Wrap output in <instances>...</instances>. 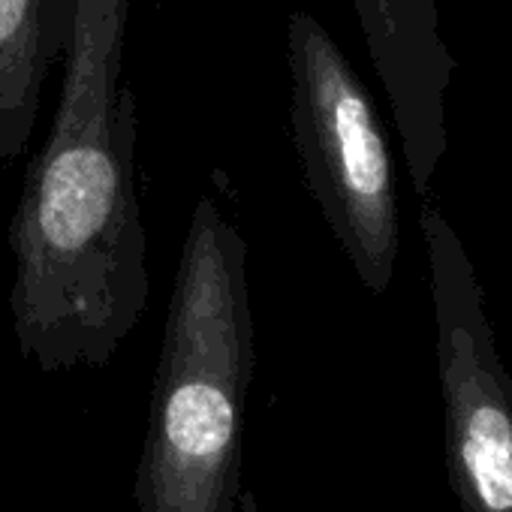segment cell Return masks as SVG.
<instances>
[{"mask_svg": "<svg viewBox=\"0 0 512 512\" xmlns=\"http://www.w3.org/2000/svg\"><path fill=\"white\" fill-rule=\"evenodd\" d=\"M127 19L130 0H79L55 121L10 220L13 329L46 374L103 368L148 308Z\"/></svg>", "mask_w": 512, "mask_h": 512, "instance_id": "1", "label": "cell"}, {"mask_svg": "<svg viewBox=\"0 0 512 512\" xmlns=\"http://www.w3.org/2000/svg\"><path fill=\"white\" fill-rule=\"evenodd\" d=\"M247 241L211 196L190 214L163 323L139 512H232L241 497L244 401L253 380Z\"/></svg>", "mask_w": 512, "mask_h": 512, "instance_id": "2", "label": "cell"}, {"mask_svg": "<svg viewBox=\"0 0 512 512\" xmlns=\"http://www.w3.org/2000/svg\"><path fill=\"white\" fill-rule=\"evenodd\" d=\"M293 142L305 184L368 293L383 296L401 253L398 178L371 91L311 16L287 22Z\"/></svg>", "mask_w": 512, "mask_h": 512, "instance_id": "3", "label": "cell"}, {"mask_svg": "<svg viewBox=\"0 0 512 512\" xmlns=\"http://www.w3.org/2000/svg\"><path fill=\"white\" fill-rule=\"evenodd\" d=\"M419 202L452 488L464 512H512V380L497 356L473 260L440 205L431 196Z\"/></svg>", "mask_w": 512, "mask_h": 512, "instance_id": "4", "label": "cell"}, {"mask_svg": "<svg viewBox=\"0 0 512 512\" xmlns=\"http://www.w3.org/2000/svg\"><path fill=\"white\" fill-rule=\"evenodd\" d=\"M371 64L392 106L404 163L419 199L449 148L446 94L455 58L440 37L434 0H353Z\"/></svg>", "mask_w": 512, "mask_h": 512, "instance_id": "5", "label": "cell"}, {"mask_svg": "<svg viewBox=\"0 0 512 512\" xmlns=\"http://www.w3.org/2000/svg\"><path fill=\"white\" fill-rule=\"evenodd\" d=\"M79 0H0V160L28 151L43 85L64 61Z\"/></svg>", "mask_w": 512, "mask_h": 512, "instance_id": "6", "label": "cell"}]
</instances>
